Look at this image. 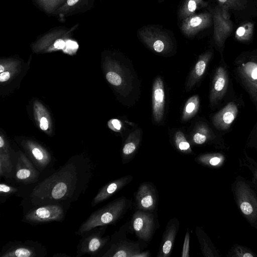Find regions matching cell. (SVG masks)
<instances>
[{
	"label": "cell",
	"mask_w": 257,
	"mask_h": 257,
	"mask_svg": "<svg viewBox=\"0 0 257 257\" xmlns=\"http://www.w3.org/2000/svg\"><path fill=\"white\" fill-rule=\"evenodd\" d=\"M237 113V105L230 102L212 116V123L219 130H226L230 127Z\"/></svg>",
	"instance_id": "cell-19"
},
{
	"label": "cell",
	"mask_w": 257,
	"mask_h": 257,
	"mask_svg": "<svg viewBox=\"0 0 257 257\" xmlns=\"http://www.w3.org/2000/svg\"><path fill=\"white\" fill-rule=\"evenodd\" d=\"M93 0H66L53 16L64 20L66 18L85 12L93 7Z\"/></svg>",
	"instance_id": "cell-18"
},
{
	"label": "cell",
	"mask_w": 257,
	"mask_h": 257,
	"mask_svg": "<svg viewBox=\"0 0 257 257\" xmlns=\"http://www.w3.org/2000/svg\"><path fill=\"white\" fill-rule=\"evenodd\" d=\"M137 35L140 41L154 53L166 56L176 50V41L172 33L159 26H144L138 30Z\"/></svg>",
	"instance_id": "cell-5"
},
{
	"label": "cell",
	"mask_w": 257,
	"mask_h": 257,
	"mask_svg": "<svg viewBox=\"0 0 257 257\" xmlns=\"http://www.w3.org/2000/svg\"><path fill=\"white\" fill-rule=\"evenodd\" d=\"M156 211L136 210L130 221L129 229L141 241L149 242L158 226Z\"/></svg>",
	"instance_id": "cell-9"
},
{
	"label": "cell",
	"mask_w": 257,
	"mask_h": 257,
	"mask_svg": "<svg viewBox=\"0 0 257 257\" xmlns=\"http://www.w3.org/2000/svg\"><path fill=\"white\" fill-rule=\"evenodd\" d=\"M190 233L188 229H187L184 242L182 247V250L181 252L182 257H190L189 250H190Z\"/></svg>",
	"instance_id": "cell-34"
},
{
	"label": "cell",
	"mask_w": 257,
	"mask_h": 257,
	"mask_svg": "<svg viewBox=\"0 0 257 257\" xmlns=\"http://www.w3.org/2000/svg\"><path fill=\"white\" fill-rule=\"evenodd\" d=\"M5 145V142L2 137H0V148L2 147Z\"/></svg>",
	"instance_id": "cell-39"
},
{
	"label": "cell",
	"mask_w": 257,
	"mask_h": 257,
	"mask_svg": "<svg viewBox=\"0 0 257 257\" xmlns=\"http://www.w3.org/2000/svg\"><path fill=\"white\" fill-rule=\"evenodd\" d=\"M165 92L164 82L161 77L154 80L152 88V113L155 123L159 124L164 118Z\"/></svg>",
	"instance_id": "cell-16"
},
{
	"label": "cell",
	"mask_w": 257,
	"mask_h": 257,
	"mask_svg": "<svg viewBox=\"0 0 257 257\" xmlns=\"http://www.w3.org/2000/svg\"><path fill=\"white\" fill-rule=\"evenodd\" d=\"M48 121L47 118L45 117H42L40 119V128L43 131H46L48 128Z\"/></svg>",
	"instance_id": "cell-36"
},
{
	"label": "cell",
	"mask_w": 257,
	"mask_h": 257,
	"mask_svg": "<svg viewBox=\"0 0 257 257\" xmlns=\"http://www.w3.org/2000/svg\"><path fill=\"white\" fill-rule=\"evenodd\" d=\"M199 104L200 100L198 95H194L187 100L183 108L182 122L187 121L196 115L199 108Z\"/></svg>",
	"instance_id": "cell-27"
},
{
	"label": "cell",
	"mask_w": 257,
	"mask_h": 257,
	"mask_svg": "<svg viewBox=\"0 0 257 257\" xmlns=\"http://www.w3.org/2000/svg\"><path fill=\"white\" fill-rule=\"evenodd\" d=\"M211 21V16L209 13L194 14L181 21L180 29L184 36L192 38L208 27Z\"/></svg>",
	"instance_id": "cell-13"
},
{
	"label": "cell",
	"mask_w": 257,
	"mask_h": 257,
	"mask_svg": "<svg viewBox=\"0 0 257 257\" xmlns=\"http://www.w3.org/2000/svg\"><path fill=\"white\" fill-rule=\"evenodd\" d=\"M213 138L214 134L210 128L206 124L201 123L195 127L192 141L194 144L200 145L211 141Z\"/></svg>",
	"instance_id": "cell-26"
},
{
	"label": "cell",
	"mask_w": 257,
	"mask_h": 257,
	"mask_svg": "<svg viewBox=\"0 0 257 257\" xmlns=\"http://www.w3.org/2000/svg\"><path fill=\"white\" fill-rule=\"evenodd\" d=\"M252 101L257 107V84L242 82Z\"/></svg>",
	"instance_id": "cell-33"
},
{
	"label": "cell",
	"mask_w": 257,
	"mask_h": 257,
	"mask_svg": "<svg viewBox=\"0 0 257 257\" xmlns=\"http://www.w3.org/2000/svg\"><path fill=\"white\" fill-rule=\"evenodd\" d=\"M226 256L229 257H255L257 255L245 246L233 244Z\"/></svg>",
	"instance_id": "cell-31"
},
{
	"label": "cell",
	"mask_w": 257,
	"mask_h": 257,
	"mask_svg": "<svg viewBox=\"0 0 257 257\" xmlns=\"http://www.w3.org/2000/svg\"><path fill=\"white\" fill-rule=\"evenodd\" d=\"M108 226H97L83 234L77 246L76 256H96L107 245L110 237L104 235Z\"/></svg>",
	"instance_id": "cell-7"
},
{
	"label": "cell",
	"mask_w": 257,
	"mask_h": 257,
	"mask_svg": "<svg viewBox=\"0 0 257 257\" xmlns=\"http://www.w3.org/2000/svg\"><path fill=\"white\" fill-rule=\"evenodd\" d=\"M174 145L177 150L181 153L192 154L193 152L190 143L186 138L184 133L177 131L174 137Z\"/></svg>",
	"instance_id": "cell-30"
},
{
	"label": "cell",
	"mask_w": 257,
	"mask_h": 257,
	"mask_svg": "<svg viewBox=\"0 0 257 257\" xmlns=\"http://www.w3.org/2000/svg\"><path fill=\"white\" fill-rule=\"evenodd\" d=\"M113 68L108 71L106 78L112 85L118 89L119 93L124 100L134 98L136 92L139 91V82L131 63L125 60L124 62H112Z\"/></svg>",
	"instance_id": "cell-4"
},
{
	"label": "cell",
	"mask_w": 257,
	"mask_h": 257,
	"mask_svg": "<svg viewBox=\"0 0 257 257\" xmlns=\"http://www.w3.org/2000/svg\"><path fill=\"white\" fill-rule=\"evenodd\" d=\"M130 221L126 222L110 237L106 249L100 256L101 257H138L142 252L140 242L127 237L129 231Z\"/></svg>",
	"instance_id": "cell-6"
},
{
	"label": "cell",
	"mask_w": 257,
	"mask_h": 257,
	"mask_svg": "<svg viewBox=\"0 0 257 257\" xmlns=\"http://www.w3.org/2000/svg\"><path fill=\"white\" fill-rule=\"evenodd\" d=\"M132 206V200L125 196L116 198L92 212L80 225L75 234L81 236L96 227L114 224L124 216Z\"/></svg>",
	"instance_id": "cell-2"
},
{
	"label": "cell",
	"mask_w": 257,
	"mask_h": 257,
	"mask_svg": "<svg viewBox=\"0 0 257 257\" xmlns=\"http://www.w3.org/2000/svg\"><path fill=\"white\" fill-rule=\"evenodd\" d=\"M158 195L155 185L150 182L142 183L135 195L137 210L155 212L157 209Z\"/></svg>",
	"instance_id": "cell-12"
},
{
	"label": "cell",
	"mask_w": 257,
	"mask_h": 257,
	"mask_svg": "<svg viewBox=\"0 0 257 257\" xmlns=\"http://www.w3.org/2000/svg\"><path fill=\"white\" fill-rule=\"evenodd\" d=\"M10 77V73L8 71L3 72L0 74V81L1 82L7 81Z\"/></svg>",
	"instance_id": "cell-37"
},
{
	"label": "cell",
	"mask_w": 257,
	"mask_h": 257,
	"mask_svg": "<svg viewBox=\"0 0 257 257\" xmlns=\"http://www.w3.org/2000/svg\"><path fill=\"white\" fill-rule=\"evenodd\" d=\"M88 159L72 158L55 172L37 183L27 198L33 206L59 204L66 210L83 195L94 176Z\"/></svg>",
	"instance_id": "cell-1"
},
{
	"label": "cell",
	"mask_w": 257,
	"mask_h": 257,
	"mask_svg": "<svg viewBox=\"0 0 257 257\" xmlns=\"http://www.w3.org/2000/svg\"><path fill=\"white\" fill-rule=\"evenodd\" d=\"M231 190L241 214L251 226L257 229V194L250 182L237 176Z\"/></svg>",
	"instance_id": "cell-3"
},
{
	"label": "cell",
	"mask_w": 257,
	"mask_h": 257,
	"mask_svg": "<svg viewBox=\"0 0 257 257\" xmlns=\"http://www.w3.org/2000/svg\"><path fill=\"white\" fill-rule=\"evenodd\" d=\"M205 6L206 4L203 0H184L178 11V19L182 21Z\"/></svg>",
	"instance_id": "cell-23"
},
{
	"label": "cell",
	"mask_w": 257,
	"mask_h": 257,
	"mask_svg": "<svg viewBox=\"0 0 257 257\" xmlns=\"http://www.w3.org/2000/svg\"><path fill=\"white\" fill-rule=\"evenodd\" d=\"M212 56V51H208L200 55L190 72L185 84V90L190 91L204 75Z\"/></svg>",
	"instance_id": "cell-20"
},
{
	"label": "cell",
	"mask_w": 257,
	"mask_h": 257,
	"mask_svg": "<svg viewBox=\"0 0 257 257\" xmlns=\"http://www.w3.org/2000/svg\"><path fill=\"white\" fill-rule=\"evenodd\" d=\"M195 161L202 166L209 168H218L223 164L225 157L218 153H206L197 156Z\"/></svg>",
	"instance_id": "cell-24"
},
{
	"label": "cell",
	"mask_w": 257,
	"mask_h": 257,
	"mask_svg": "<svg viewBox=\"0 0 257 257\" xmlns=\"http://www.w3.org/2000/svg\"><path fill=\"white\" fill-rule=\"evenodd\" d=\"M242 82L257 84V63L249 61L238 68Z\"/></svg>",
	"instance_id": "cell-25"
},
{
	"label": "cell",
	"mask_w": 257,
	"mask_h": 257,
	"mask_svg": "<svg viewBox=\"0 0 257 257\" xmlns=\"http://www.w3.org/2000/svg\"><path fill=\"white\" fill-rule=\"evenodd\" d=\"M47 254L45 246L38 241H11L3 246L0 257H44Z\"/></svg>",
	"instance_id": "cell-10"
},
{
	"label": "cell",
	"mask_w": 257,
	"mask_h": 257,
	"mask_svg": "<svg viewBox=\"0 0 257 257\" xmlns=\"http://www.w3.org/2000/svg\"><path fill=\"white\" fill-rule=\"evenodd\" d=\"M4 72V68L2 65L0 66V72L2 73Z\"/></svg>",
	"instance_id": "cell-41"
},
{
	"label": "cell",
	"mask_w": 257,
	"mask_h": 257,
	"mask_svg": "<svg viewBox=\"0 0 257 257\" xmlns=\"http://www.w3.org/2000/svg\"><path fill=\"white\" fill-rule=\"evenodd\" d=\"M239 162L240 166L245 167L250 171L252 175L250 183L257 191V162L248 157L246 153Z\"/></svg>",
	"instance_id": "cell-29"
},
{
	"label": "cell",
	"mask_w": 257,
	"mask_h": 257,
	"mask_svg": "<svg viewBox=\"0 0 257 257\" xmlns=\"http://www.w3.org/2000/svg\"><path fill=\"white\" fill-rule=\"evenodd\" d=\"M142 130H135L127 136L122 145L121 151L122 163H129L134 158L142 141Z\"/></svg>",
	"instance_id": "cell-21"
},
{
	"label": "cell",
	"mask_w": 257,
	"mask_h": 257,
	"mask_svg": "<svg viewBox=\"0 0 257 257\" xmlns=\"http://www.w3.org/2000/svg\"><path fill=\"white\" fill-rule=\"evenodd\" d=\"M195 233L200 244L202 255L205 257H219L220 255L206 232L199 226H197Z\"/></svg>",
	"instance_id": "cell-22"
},
{
	"label": "cell",
	"mask_w": 257,
	"mask_h": 257,
	"mask_svg": "<svg viewBox=\"0 0 257 257\" xmlns=\"http://www.w3.org/2000/svg\"><path fill=\"white\" fill-rule=\"evenodd\" d=\"M53 256H67L68 255L65 253H62V254L58 253V254H54Z\"/></svg>",
	"instance_id": "cell-40"
},
{
	"label": "cell",
	"mask_w": 257,
	"mask_h": 257,
	"mask_svg": "<svg viewBox=\"0 0 257 257\" xmlns=\"http://www.w3.org/2000/svg\"><path fill=\"white\" fill-rule=\"evenodd\" d=\"M180 222L176 217L169 220L162 235L157 257H169L172 252L179 229Z\"/></svg>",
	"instance_id": "cell-15"
},
{
	"label": "cell",
	"mask_w": 257,
	"mask_h": 257,
	"mask_svg": "<svg viewBox=\"0 0 257 257\" xmlns=\"http://www.w3.org/2000/svg\"><path fill=\"white\" fill-rule=\"evenodd\" d=\"M40 174L41 172L24 154L20 153L18 155L13 178L16 183L26 185L36 183L39 180Z\"/></svg>",
	"instance_id": "cell-11"
},
{
	"label": "cell",
	"mask_w": 257,
	"mask_h": 257,
	"mask_svg": "<svg viewBox=\"0 0 257 257\" xmlns=\"http://www.w3.org/2000/svg\"><path fill=\"white\" fill-rule=\"evenodd\" d=\"M228 77L226 68L219 66L215 70L209 95V102L214 107L224 97L228 87Z\"/></svg>",
	"instance_id": "cell-14"
},
{
	"label": "cell",
	"mask_w": 257,
	"mask_h": 257,
	"mask_svg": "<svg viewBox=\"0 0 257 257\" xmlns=\"http://www.w3.org/2000/svg\"><path fill=\"white\" fill-rule=\"evenodd\" d=\"M43 12L47 15H53L66 0H32Z\"/></svg>",
	"instance_id": "cell-28"
},
{
	"label": "cell",
	"mask_w": 257,
	"mask_h": 257,
	"mask_svg": "<svg viewBox=\"0 0 257 257\" xmlns=\"http://www.w3.org/2000/svg\"><path fill=\"white\" fill-rule=\"evenodd\" d=\"M111 125L116 131H119L122 127L121 122L117 119H113L110 120Z\"/></svg>",
	"instance_id": "cell-35"
},
{
	"label": "cell",
	"mask_w": 257,
	"mask_h": 257,
	"mask_svg": "<svg viewBox=\"0 0 257 257\" xmlns=\"http://www.w3.org/2000/svg\"><path fill=\"white\" fill-rule=\"evenodd\" d=\"M221 3H225L227 0H218Z\"/></svg>",
	"instance_id": "cell-42"
},
{
	"label": "cell",
	"mask_w": 257,
	"mask_h": 257,
	"mask_svg": "<svg viewBox=\"0 0 257 257\" xmlns=\"http://www.w3.org/2000/svg\"><path fill=\"white\" fill-rule=\"evenodd\" d=\"M19 188L7 184L5 183H0L1 202L4 203L7 199L17 193Z\"/></svg>",
	"instance_id": "cell-32"
},
{
	"label": "cell",
	"mask_w": 257,
	"mask_h": 257,
	"mask_svg": "<svg viewBox=\"0 0 257 257\" xmlns=\"http://www.w3.org/2000/svg\"><path fill=\"white\" fill-rule=\"evenodd\" d=\"M66 210L59 204L35 206L24 214L22 221L31 224L61 222L65 218Z\"/></svg>",
	"instance_id": "cell-8"
},
{
	"label": "cell",
	"mask_w": 257,
	"mask_h": 257,
	"mask_svg": "<svg viewBox=\"0 0 257 257\" xmlns=\"http://www.w3.org/2000/svg\"><path fill=\"white\" fill-rule=\"evenodd\" d=\"M133 179L131 175L122 176L105 184L98 191L91 202L92 207L105 201L122 189Z\"/></svg>",
	"instance_id": "cell-17"
},
{
	"label": "cell",
	"mask_w": 257,
	"mask_h": 257,
	"mask_svg": "<svg viewBox=\"0 0 257 257\" xmlns=\"http://www.w3.org/2000/svg\"><path fill=\"white\" fill-rule=\"evenodd\" d=\"M245 32V30L243 27H239L236 31V34L239 37H242L244 35Z\"/></svg>",
	"instance_id": "cell-38"
}]
</instances>
